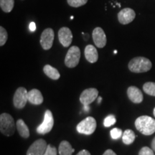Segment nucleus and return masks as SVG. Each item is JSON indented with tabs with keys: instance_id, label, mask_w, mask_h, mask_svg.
Listing matches in <instances>:
<instances>
[{
	"instance_id": "1",
	"label": "nucleus",
	"mask_w": 155,
	"mask_h": 155,
	"mask_svg": "<svg viewBox=\"0 0 155 155\" xmlns=\"http://www.w3.org/2000/svg\"><path fill=\"white\" fill-rule=\"evenodd\" d=\"M135 127L144 135H152L155 132V120L148 116H141L135 121Z\"/></svg>"
},
{
	"instance_id": "12",
	"label": "nucleus",
	"mask_w": 155,
	"mask_h": 155,
	"mask_svg": "<svg viewBox=\"0 0 155 155\" xmlns=\"http://www.w3.org/2000/svg\"><path fill=\"white\" fill-rule=\"evenodd\" d=\"M93 40H94V42L95 43V45L98 48H103L105 47L106 45V36L105 32H104V30L102 28H96L93 31Z\"/></svg>"
},
{
	"instance_id": "13",
	"label": "nucleus",
	"mask_w": 155,
	"mask_h": 155,
	"mask_svg": "<svg viewBox=\"0 0 155 155\" xmlns=\"http://www.w3.org/2000/svg\"><path fill=\"white\" fill-rule=\"evenodd\" d=\"M135 12L131 8H124L121 9L118 14L119 22L122 25H127L131 23L135 19Z\"/></svg>"
},
{
	"instance_id": "23",
	"label": "nucleus",
	"mask_w": 155,
	"mask_h": 155,
	"mask_svg": "<svg viewBox=\"0 0 155 155\" xmlns=\"http://www.w3.org/2000/svg\"><path fill=\"white\" fill-rule=\"evenodd\" d=\"M8 38L7 32L3 27H0V46L5 45Z\"/></svg>"
},
{
	"instance_id": "3",
	"label": "nucleus",
	"mask_w": 155,
	"mask_h": 155,
	"mask_svg": "<svg viewBox=\"0 0 155 155\" xmlns=\"http://www.w3.org/2000/svg\"><path fill=\"white\" fill-rule=\"evenodd\" d=\"M14 119L9 114H2L0 116V131L5 136H12L15 133Z\"/></svg>"
},
{
	"instance_id": "22",
	"label": "nucleus",
	"mask_w": 155,
	"mask_h": 155,
	"mask_svg": "<svg viewBox=\"0 0 155 155\" xmlns=\"http://www.w3.org/2000/svg\"><path fill=\"white\" fill-rule=\"evenodd\" d=\"M143 90L147 94L155 96V83L147 82L143 86Z\"/></svg>"
},
{
	"instance_id": "35",
	"label": "nucleus",
	"mask_w": 155,
	"mask_h": 155,
	"mask_svg": "<svg viewBox=\"0 0 155 155\" xmlns=\"http://www.w3.org/2000/svg\"><path fill=\"white\" fill-rule=\"evenodd\" d=\"M153 114H154V117H155V108H154V111H153Z\"/></svg>"
},
{
	"instance_id": "21",
	"label": "nucleus",
	"mask_w": 155,
	"mask_h": 155,
	"mask_svg": "<svg viewBox=\"0 0 155 155\" xmlns=\"http://www.w3.org/2000/svg\"><path fill=\"white\" fill-rule=\"evenodd\" d=\"M15 0H0V7L5 12L9 13L13 9Z\"/></svg>"
},
{
	"instance_id": "32",
	"label": "nucleus",
	"mask_w": 155,
	"mask_h": 155,
	"mask_svg": "<svg viewBox=\"0 0 155 155\" xmlns=\"http://www.w3.org/2000/svg\"><path fill=\"white\" fill-rule=\"evenodd\" d=\"M90 110V106H83V111L86 112H88Z\"/></svg>"
},
{
	"instance_id": "6",
	"label": "nucleus",
	"mask_w": 155,
	"mask_h": 155,
	"mask_svg": "<svg viewBox=\"0 0 155 155\" xmlns=\"http://www.w3.org/2000/svg\"><path fill=\"white\" fill-rule=\"evenodd\" d=\"M54 125V119L52 112L47 110L45 112L44 120L42 123L37 128V132L40 134H46L52 130Z\"/></svg>"
},
{
	"instance_id": "16",
	"label": "nucleus",
	"mask_w": 155,
	"mask_h": 155,
	"mask_svg": "<svg viewBox=\"0 0 155 155\" xmlns=\"http://www.w3.org/2000/svg\"><path fill=\"white\" fill-rule=\"evenodd\" d=\"M44 98L41 92L38 89H32L28 92V101L34 105H40Z\"/></svg>"
},
{
	"instance_id": "8",
	"label": "nucleus",
	"mask_w": 155,
	"mask_h": 155,
	"mask_svg": "<svg viewBox=\"0 0 155 155\" xmlns=\"http://www.w3.org/2000/svg\"><path fill=\"white\" fill-rule=\"evenodd\" d=\"M54 31L52 28L45 29L40 37V45L44 50H48L52 48L54 41Z\"/></svg>"
},
{
	"instance_id": "5",
	"label": "nucleus",
	"mask_w": 155,
	"mask_h": 155,
	"mask_svg": "<svg viewBox=\"0 0 155 155\" xmlns=\"http://www.w3.org/2000/svg\"><path fill=\"white\" fill-rule=\"evenodd\" d=\"M81 58V50L77 46H72L68 51L65 58V64L68 68H73L78 65Z\"/></svg>"
},
{
	"instance_id": "18",
	"label": "nucleus",
	"mask_w": 155,
	"mask_h": 155,
	"mask_svg": "<svg viewBox=\"0 0 155 155\" xmlns=\"http://www.w3.org/2000/svg\"><path fill=\"white\" fill-rule=\"evenodd\" d=\"M16 127L19 134L23 138H28L30 137V130L28 126L25 123L22 119H19L16 123Z\"/></svg>"
},
{
	"instance_id": "24",
	"label": "nucleus",
	"mask_w": 155,
	"mask_h": 155,
	"mask_svg": "<svg viewBox=\"0 0 155 155\" xmlns=\"http://www.w3.org/2000/svg\"><path fill=\"white\" fill-rule=\"evenodd\" d=\"M68 4L73 7H79L85 5L88 0H67Z\"/></svg>"
},
{
	"instance_id": "29",
	"label": "nucleus",
	"mask_w": 155,
	"mask_h": 155,
	"mask_svg": "<svg viewBox=\"0 0 155 155\" xmlns=\"http://www.w3.org/2000/svg\"><path fill=\"white\" fill-rule=\"evenodd\" d=\"M76 155H91V153L86 150H83L80 151Z\"/></svg>"
},
{
	"instance_id": "34",
	"label": "nucleus",
	"mask_w": 155,
	"mask_h": 155,
	"mask_svg": "<svg viewBox=\"0 0 155 155\" xmlns=\"http://www.w3.org/2000/svg\"><path fill=\"white\" fill-rule=\"evenodd\" d=\"M101 101H102L101 97H98V104H100V103L101 102Z\"/></svg>"
},
{
	"instance_id": "26",
	"label": "nucleus",
	"mask_w": 155,
	"mask_h": 155,
	"mask_svg": "<svg viewBox=\"0 0 155 155\" xmlns=\"http://www.w3.org/2000/svg\"><path fill=\"white\" fill-rule=\"evenodd\" d=\"M111 136L112 139H119L122 136L121 129H118V128H114L111 131Z\"/></svg>"
},
{
	"instance_id": "28",
	"label": "nucleus",
	"mask_w": 155,
	"mask_h": 155,
	"mask_svg": "<svg viewBox=\"0 0 155 155\" xmlns=\"http://www.w3.org/2000/svg\"><path fill=\"white\" fill-rule=\"evenodd\" d=\"M57 154L58 152L55 147H53L51 145L48 144L44 155H57Z\"/></svg>"
},
{
	"instance_id": "25",
	"label": "nucleus",
	"mask_w": 155,
	"mask_h": 155,
	"mask_svg": "<svg viewBox=\"0 0 155 155\" xmlns=\"http://www.w3.org/2000/svg\"><path fill=\"white\" fill-rule=\"evenodd\" d=\"M116 117L114 115H108L107 117L104 119V125L105 127H110L116 123Z\"/></svg>"
},
{
	"instance_id": "10",
	"label": "nucleus",
	"mask_w": 155,
	"mask_h": 155,
	"mask_svg": "<svg viewBox=\"0 0 155 155\" xmlns=\"http://www.w3.org/2000/svg\"><path fill=\"white\" fill-rule=\"evenodd\" d=\"M98 91L96 88H91L84 90L80 96V101L83 106H89L98 97Z\"/></svg>"
},
{
	"instance_id": "36",
	"label": "nucleus",
	"mask_w": 155,
	"mask_h": 155,
	"mask_svg": "<svg viewBox=\"0 0 155 155\" xmlns=\"http://www.w3.org/2000/svg\"><path fill=\"white\" fill-rule=\"evenodd\" d=\"M114 53H115V54L117 53V50H114Z\"/></svg>"
},
{
	"instance_id": "9",
	"label": "nucleus",
	"mask_w": 155,
	"mask_h": 155,
	"mask_svg": "<svg viewBox=\"0 0 155 155\" xmlns=\"http://www.w3.org/2000/svg\"><path fill=\"white\" fill-rule=\"evenodd\" d=\"M47 147V142L44 139H38L32 143L29 147L27 155H44Z\"/></svg>"
},
{
	"instance_id": "14",
	"label": "nucleus",
	"mask_w": 155,
	"mask_h": 155,
	"mask_svg": "<svg viewBox=\"0 0 155 155\" xmlns=\"http://www.w3.org/2000/svg\"><path fill=\"white\" fill-rule=\"evenodd\" d=\"M127 95L131 101L134 104H140L143 101L142 92L136 86H130L127 90Z\"/></svg>"
},
{
	"instance_id": "4",
	"label": "nucleus",
	"mask_w": 155,
	"mask_h": 155,
	"mask_svg": "<svg viewBox=\"0 0 155 155\" xmlns=\"http://www.w3.org/2000/svg\"><path fill=\"white\" fill-rule=\"evenodd\" d=\"M96 129V121L92 116H88L81 121L77 125L78 132L83 134L91 135L94 132Z\"/></svg>"
},
{
	"instance_id": "20",
	"label": "nucleus",
	"mask_w": 155,
	"mask_h": 155,
	"mask_svg": "<svg viewBox=\"0 0 155 155\" xmlns=\"http://www.w3.org/2000/svg\"><path fill=\"white\" fill-rule=\"evenodd\" d=\"M135 137L136 135L132 130L127 129V130L124 131L123 136H122V140H123V142L125 144L129 145L132 144L134 141Z\"/></svg>"
},
{
	"instance_id": "19",
	"label": "nucleus",
	"mask_w": 155,
	"mask_h": 155,
	"mask_svg": "<svg viewBox=\"0 0 155 155\" xmlns=\"http://www.w3.org/2000/svg\"><path fill=\"white\" fill-rule=\"evenodd\" d=\"M43 71L45 74L47 75L48 77H49L50 78L53 79V80H58L61 77L60 73L58 72V71L55 68L50 65H45L43 68Z\"/></svg>"
},
{
	"instance_id": "15",
	"label": "nucleus",
	"mask_w": 155,
	"mask_h": 155,
	"mask_svg": "<svg viewBox=\"0 0 155 155\" xmlns=\"http://www.w3.org/2000/svg\"><path fill=\"white\" fill-rule=\"evenodd\" d=\"M85 57L89 63H94L98 59V53L96 48L92 45H88L85 48Z\"/></svg>"
},
{
	"instance_id": "30",
	"label": "nucleus",
	"mask_w": 155,
	"mask_h": 155,
	"mask_svg": "<svg viewBox=\"0 0 155 155\" xmlns=\"http://www.w3.org/2000/svg\"><path fill=\"white\" fill-rule=\"evenodd\" d=\"M30 30L31 32H35L36 30V25L35 23L32 22L30 24Z\"/></svg>"
},
{
	"instance_id": "2",
	"label": "nucleus",
	"mask_w": 155,
	"mask_h": 155,
	"mask_svg": "<svg viewBox=\"0 0 155 155\" xmlns=\"http://www.w3.org/2000/svg\"><path fill=\"white\" fill-rule=\"evenodd\" d=\"M128 67L133 73H144L147 72L152 68V64L148 58L144 57H136L129 61Z\"/></svg>"
},
{
	"instance_id": "11",
	"label": "nucleus",
	"mask_w": 155,
	"mask_h": 155,
	"mask_svg": "<svg viewBox=\"0 0 155 155\" xmlns=\"http://www.w3.org/2000/svg\"><path fill=\"white\" fill-rule=\"evenodd\" d=\"M58 39L63 47L68 48L72 43L73 34L68 28L63 27L58 31Z\"/></svg>"
},
{
	"instance_id": "27",
	"label": "nucleus",
	"mask_w": 155,
	"mask_h": 155,
	"mask_svg": "<svg viewBox=\"0 0 155 155\" xmlns=\"http://www.w3.org/2000/svg\"><path fill=\"white\" fill-rule=\"evenodd\" d=\"M139 155H154V150L147 147H144L139 151Z\"/></svg>"
},
{
	"instance_id": "33",
	"label": "nucleus",
	"mask_w": 155,
	"mask_h": 155,
	"mask_svg": "<svg viewBox=\"0 0 155 155\" xmlns=\"http://www.w3.org/2000/svg\"><path fill=\"white\" fill-rule=\"evenodd\" d=\"M152 149L154 150V152H155V137L154 138V139L152 140Z\"/></svg>"
},
{
	"instance_id": "17",
	"label": "nucleus",
	"mask_w": 155,
	"mask_h": 155,
	"mask_svg": "<svg viewBox=\"0 0 155 155\" xmlns=\"http://www.w3.org/2000/svg\"><path fill=\"white\" fill-rule=\"evenodd\" d=\"M58 152L60 155H72L73 153L75 152V149L72 148L68 141H63L59 145Z\"/></svg>"
},
{
	"instance_id": "7",
	"label": "nucleus",
	"mask_w": 155,
	"mask_h": 155,
	"mask_svg": "<svg viewBox=\"0 0 155 155\" xmlns=\"http://www.w3.org/2000/svg\"><path fill=\"white\" fill-rule=\"evenodd\" d=\"M28 101V91L26 90V88L23 87H19L17 88L13 98V104H14L15 107L19 109L23 108L26 105Z\"/></svg>"
},
{
	"instance_id": "31",
	"label": "nucleus",
	"mask_w": 155,
	"mask_h": 155,
	"mask_svg": "<svg viewBox=\"0 0 155 155\" xmlns=\"http://www.w3.org/2000/svg\"><path fill=\"white\" fill-rule=\"evenodd\" d=\"M103 155H116V154L114 152L113 150H107L104 153V154Z\"/></svg>"
}]
</instances>
